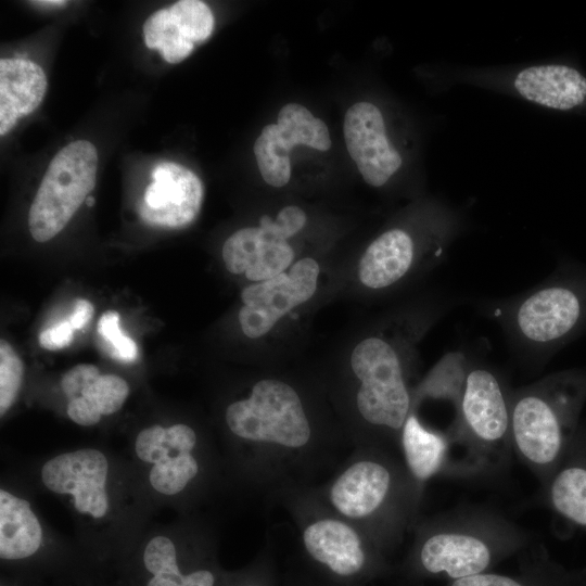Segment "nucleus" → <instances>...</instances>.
Listing matches in <instances>:
<instances>
[{"instance_id": "f257e3e1", "label": "nucleus", "mask_w": 586, "mask_h": 586, "mask_svg": "<svg viewBox=\"0 0 586 586\" xmlns=\"http://www.w3.org/2000/svg\"><path fill=\"white\" fill-rule=\"evenodd\" d=\"M225 423L243 448L252 487L276 501L283 493L313 486L336 466L342 448L315 428L301 393L289 382L265 378L230 403Z\"/></svg>"}, {"instance_id": "f03ea898", "label": "nucleus", "mask_w": 586, "mask_h": 586, "mask_svg": "<svg viewBox=\"0 0 586 586\" xmlns=\"http://www.w3.org/2000/svg\"><path fill=\"white\" fill-rule=\"evenodd\" d=\"M314 487L385 553L413 528L423 494L397 454L373 447L353 448L334 474Z\"/></svg>"}, {"instance_id": "7ed1b4c3", "label": "nucleus", "mask_w": 586, "mask_h": 586, "mask_svg": "<svg viewBox=\"0 0 586 586\" xmlns=\"http://www.w3.org/2000/svg\"><path fill=\"white\" fill-rule=\"evenodd\" d=\"M407 565L413 575L455 579L484 573L497 559L523 548L530 534L485 507H458L418 520Z\"/></svg>"}, {"instance_id": "20e7f679", "label": "nucleus", "mask_w": 586, "mask_h": 586, "mask_svg": "<svg viewBox=\"0 0 586 586\" xmlns=\"http://www.w3.org/2000/svg\"><path fill=\"white\" fill-rule=\"evenodd\" d=\"M586 402V370L555 372L511 392L513 454L544 487L561 463Z\"/></svg>"}, {"instance_id": "39448f33", "label": "nucleus", "mask_w": 586, "mask_h": 586, "mask_svg": "<svg viewBox=\"0 0 586 586\" xmlns=\"http://www.w3.org/2000/svg\"><path fill=\"white\" fill-rule=\"evenodd\" d=\"M487 310L525 359L543 364L586 332V266L561 265L546 281Z\"/></svg>"}, {"instance_id": "423d86ee", "label": "nucleus", "mask_w": 586, "mask_h": 586, "mask_svg": "<svg viewBox=\"0 0 586 586\" xmlns=\"http://www.w3.org/2000/svg\"><path fill=\"white\" fill-rule=\"evenodd\" d=\"M275 502L291 514L301 558L341 586H367L388 571L385 552L358 526L334 512L313 486L290 489Z\"/></svg>"}, {"instance_id": "0eeeda50", "label": "nucleus", "mask_w": 586, "mask_h": 586, "mask_svg": "<svg viewBox=\"0 0 586 586\" xmlns=\"http://www.w3.org/2000/svg\"><path fill=\"white\" fill-rule=\"evenodd\" d=\"M510 395L511 391L491 369L467 367L455 418L447 429L451 443L449 468L457 450L460 453L451 476H494L508 467L513 454Z\"/></svg>"}, {"instance_id": "6e6552de", "label": "nucleus", "mask_w": 586, "mask_h": 586, "mask_svg": "<svg viewBox=\"0 0 586 586\" xmlns=\"http://www.w3.org/2000/svg\"><path fill=\"white\" fill-rule=\"evenodd\" d=\"M403 340L371 335L353 349L351 368L357 380L354 406L366 428L359 447L400 453L402 430L415 397L408 385L406 358L398 346Z\"/></svg>"}, {"instance_id": "1a4fd4ad", "label": "nucleus", "mask_w": 586, "mask_h": 586, "mask_svg": "<svg viewBox=\"0 0 586 586\" xmlns=\"http://www.w3.org/2000/svg\"><path fill=\"white\" fill-rule=\"evenodd\" d=\"M98 152L87 140L62 148L50 162L28 213L37 242H47L69 222L97 180Z\"/></svg>"}, {"instance_id": "9d476101", "label": "nucleus", "mask_w": 586, "mask_h": 586, "mask_svg": "<svg viewBox=\"0 0 586 586\" xmlns=\"http://www.w3.org/2000/svg\"><path fill=\"white\" fill-rule=\"evenodd\" d=\"M318 276V263L305 257L271 279L245 286L239 310L243 333L250 339L266 335L282 317L311 298Z\"/></svg>"}, {"instance_id": "9b49d317", "label": "nucleus", "mask_w": 586, "mask_h": 586, "mask_svg": "<svg viewBox=\"0 0 586 586\" xmlns=\"http://www.w3.org/2000/svg\"><path fill=\"white\" fill-rule=\"evenodd\" d=\"M198 434L186 423L144 428L135 441L137 457L151 466L149 481L164 495L182 493L200 474Z\"/></svg>"}, {"instance_id": "f8f14e48", "label": "nucleus", "mask_w": 586, "mask_h": 586, "mask_svg": "<svg viewBox=\"0 0 586 586\" xmlns=\"http://www.w3.org/2000/svg\"><path fill=\"white\" fill-rule=\"evenodd\" d=\"M40 476L49 491L71 496L80 514L93 519L106 515L109 461L101 450L82 448L60 454L46 461Z\"/></svg>"}, {"instance_id": "ddd939ff", "label": "nucleus", "mask_w": 586, "mask_h": 586, "mask_svg": "<svg viewBox=\"0 0 586 586\" xmlns=\"http://www.w3.org/2000/svg\"><path fill=\"white\" fill-rule=\"evenodd\" d=\"M151 179L138 205L144 224L181 228L196 218L204 189L192 170L175 162H161L152 169Z\"/></svg>"}, {"instance_id": "4468645a", "label": "nucleus", "mask_w": 586, "mask_h": 586, "mask_svg": "<svg viewBox=\"0 0 586 586\" xmlns=\"http://www.w3.org/2000/svg\"><path fill=\"white\" fill-rule=\"evenodd\" d=\"M275 219L264 215L259 227L237 230L224 243L221 255L233 275H244L262 282L284 272L291 266L294 251Z\"/></svg>"}, {"instance_id": "2eb2a0df", "label": "nucleus", "mask_w": 586, "mask_h": 586, "mask_svg": "<svg viewBox=\"0 0 586 586\" xmlns=\"http://www.w3.org/2000/svg\"><path fill=\"white\" fill-rule=\"evenodd\" d=\"M343 131L348 153L368 184L382 187L402 166V156L387 139L382 113L374 104L352 105Z\"/></svg>"}, {"instance_id": "dca6fc26", "label": "nucleus", "mask_w": 586, "mask_h": 586, "mask_svg": "<svg viewBox=\"0 0 586 586\" xmlns=\"http://www.w3.org/2000/svg\"><path fill=\"white\" fill-rule=\"evenodd\" d=\"M67 398L66 413L76 424L91 426L103 416L117 412L129 395L126 380L116 374H102L91 364H80L69 369L61 380Z\"/></svg>"}, {"instance_id": "f3484780", "label": "nucleus", "mask_w": 586, "mask_h": 586, "mask_svg": "<svg viewBox=\"0 0 586 586\" xmlns=\"http://www.w3.org/2000/svg\"><path fill=\"white\" fill-rule=\"evenodd\" d=\"M420 257L413 235L392 228L374 239L358 264V278L373 291H384L403 282L417 268Z\"/></svg>"}, {"instance_id": "a211bd4d", "label": "nucleus", "mask_w": 586, "mask_h": 586, "mask_svg": "<svg viewBox=\"0 0 586 586\" xmlns=\"http://www.w3.org/2000/svg\"><path fill=\"white\" fill-rule=\"evenodd\" d=\"M48 87L41 66L21 58L0 60V136L7 135L20 117L33 113Z\"/></svg>"}, {"instance_id": "6ab92c4d", "label": "nucleus", "mask_w": 586, "mask_h": 586, "mask_svg": "<svg viewBox=\"0 0 586 586\" xmlns=\"http://www.w3.org/2000/svg\"><path fill=\"white\" fill-rule=\"evenodd\" d=\"M450 449L447 430L425 425L413 405L402 430L400 454L407 470L421 488L434 476H447Z\"/></svg>"}, {"instance_id": "aec40b11", "label": "nucleus", "mask_w": 586, "mask_h": 586, "mask_svg": "<svg viewBox=\"0 0 586 586\" xmlns=\"http://www.w3.org/2000/svg\"><path fill=\"white\" fill-rule=\"evenodd\" d=\"M513 87L525 100L555 110H571L586 99V77L566 65L526 67L517 74Z\"/></svg>"}, {"instance_id": "412c9836", "label": "nucleus", "mask_w": 586, "mask_h": 586, "mask_svg": "<svg viewBox=\"0 0 586 586\" xmlns=\"http://www.w3.org/2000/svg\"><path fill=\"white\" fill-rule=\"evenodd\" d=\"M543 488L548 506L556 513L586 528V435L579 428Z\"/></svg>"}, {"instance_id": "4be33fe9", "label": "nucleus", "mask_w": 586, "mask_h": 586, "mask_svg": "<svg viewBox=\"0 0 586 586\" xmlns=\"http://www.w3.org/2000/svg\"><path fill=\"white\" fill-rule=\"evenodd\" d=\"M42 528L30 504L5 489L0 491V557L25 559L38 551Z\"/></svg>"}, {"instance_id": "5701e85b", "label": "nucleus", "mask_w": 586, "mask_h": 586, "mask_svg": "<svg viewBox=\"0 0 586 586\" xmlns=\"http://www.w3.org/2000/svg\"><path fill=\"white\" fill-rule=\"evenodd\" d=\"M143 564L153 575L146 586H215L217 582L216 572L207 566L183 574L179 569L176 545L163 535L148 542Z\"/></svg>"}, {"instance_id": "b1692460", "label": "nucleus", "mask_w": 586, "mask_h": 586, "mask_svg": "<svg viewBox=\"0 0 586 586\" xmlns=\"http://www.w3.org/2000/svg\"><path fill=\"white\" fill-rule=\"evenodd\" d=\"M273 129L278 140L290 152L296 145L319 151H327L331 146L327 125L296 103H289L280 110Z\"/></svg>"}, {"instance_id": "393cba45", "label": "nucleus", "mask_w": 586, "mask_h": 586, "mask_svg": "<svg viewBox=\"0 0 586 586\" xmlns=\"http://www.w3.org/2000/svg\"><path fill=\"white\" fill-rule=\"evenodd\" d=\"M143 37L149 49L157 50L171 64L183 61L194 49V43L181 35L168 8L148 17L143 25Z\"/></svg>"}, {"instance_id": "a878e982", "label": "nucleus", "mask_w": 586, "mask_h": 586, "mask_svg": "<svg viewBox=\"0 0 586 586\" xmlns=\"http://www.w3.org/2000/svg\"><path fill=\"white\" fill-rule=\"evenodd\" d=\"M254 154L264 180L276 188L285 186L291 177L290 151L278 140L273 124L265 126L254 143Z\"/></svg>"}, {"instance_id": "bb28decb", "label": "nucleus", "mask_w": 586, "mask_h": 586, "mask_svg": "<svg viewBox=\"0 0 586 586\" xmlns=\"http://www.w3.org/2000/svg\"><path fill=\"white\" fill-rule=\"evenodd\" d=\"M181 35L192 43L205 41L213 33L215 18L209 7L199 0H180L168 8Z\"/></svg>"}, {"instance_id": "cd10ccee", "label": "nucleus", "mask_w": 586, "mask_h": 586, "mask_svg": "<svg viewBox=\"0 0 586 586\" xmlns=\"http://www.w3.org/2000/svg\"><path fill=\"white\" fill-rule=\"evenodd\" d=\"M23 362L11 344L0 341V416L3 417L15 403L23 381Z\"/></svg>"}, {"instance_id": "c85d7f7f", "label": "nucleus", "mask_w": 586, "mask_h": 586, "mask_svg": "<svg viewBox=\"0 0 586 586\" xmlns=\"http://www.w3.org/2000/svg\"><path fill=\"white\" fill-rule=\"evenodd\" d=\"M119 320L117 311H105L98 322V333L111 346L112 355L116 359L133 361L138 356L137 344L122 331Z\"/></svg>"}, {"instance_id": "c756f323", "label": "nucleus", "mask_w": 586, "mask_h": 586, "mask_svg": "<svg viewBox=\"0 0 586 586\" xmlns=\"http://www.w3.org/2000/svg\"><path fill=\"white\" fill-rule=\"evenodd\" d=\"M237 586H281V575L269 545L239 579Z\"/></svg>"}, {"instance_id": "7c9ffc66", "label": "nucleus", "mask_w": 586, "mask_h": 586, "mask_svg": "<svg viewBox=\"0 0 586 586\" xmlns=\"http://www.w3.org/2000/svg\"><path fill=\"white\" fill-rule=\"evenodd\" d=\"M281 586H341L313 566L302 558L301 562L291 564L281 575Z\"/></svg>"}, {"instance_id": "2f4dec72", "label": "nucleus", "mask_w": 586, "mask_h": 586, "mask_svg": "<svg viewBox=\"0 0 586 586\" xmlns=\"http://www.w3.org/2000/svg\"><path fill=\"white\" fill-rule=\"evenodd\" d=\"M74 330L68 320H63L40 332L38 337L39 345L48 351L62 349L72 343Z\"/></svg>"}, {"instance_id": "473e14b6", "label": "nucleus", "mask_w": 586, "mask_h": 586, "mask_svg": "<svg viewBox=\"0 0 586 586\" xmlns=\"http://www.w3.org/2000/svg\"><path fill=\"white\" fill-rule=\"evenodd\" d=\"M450 586H530L524 579L495 573H480L455 579Z\"/></svg>"}, {"instance_id": "72a5a7b5", "label": "nucleus", "mask_w": 586, "mask_h": 586, "mask_svg": "<svg viewBox=\"0 0 586 586\" xmlns=\"http://www.w3.org/2000/svg\"><path fill=\"white\" fill-rule=\"evenodd\" d=\"M280 230L291 238L300 232L306 224L305 212L295 205L283 207L275 219Z\"/></svg>"}, {"instance_id": "f704fd0d", "label": "nucleus", "mask_w": 586, "mask_h": 586, "mask_svg": "<svg viewBox=\"0 0 586 586\" xmlns=\"http://www.w3.org/2000/svg\"><path fill=\"white\" fill-rule=\"evenodd\" d=\"M93 313L94 307L89 301L85 298H77L74 304L73 311L68 317V321L75 330H79L87 326L92 318Z\"/></svg>"}, {"instance_id": "c9c22d12", "label": "nucleus", "mask_w": 586, "mask_h": 586, "mask_svg": "<svg viewBox=\"0 0 586 586\" xmlns=\"http://www.w3.org/2000/svg\"><path fill=\"white\" fill-rule=\"evenodd\" d=\"M30 3L37 4L39 7L59 8V7L66 5L67 1H64V0H40V1H31Z\"/></svg>"}, {"instance_id": "e433bc0d", "label": "nucleus", "mask_w": 586, "mask_h": 586, "mask_svg": "<svg viewBox=\"0 0 586 586\" xmlns=\"http://www.w3.org/2000/svg\"><path fill=\"white\" fill-rule=\"evenodd\" d=\"M86 203L88 206H92L94 203V199L92 196H88L86 200Z\"/></svg>"}]
</instances>
